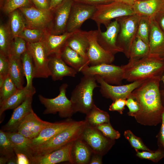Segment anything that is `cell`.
<instances>
[{"label":"cell","mask_w":164,"mask_h":164,"mask_svg":"<svg viewBox=\"0 0 164 164\" xmlns=\"http://www.w3.org/2000/svg\"><path fill=\"white\" fill-rule=\"evenodd\" d=\"M73 2L91 6H97L113 2V0H72Z\"/></svg>","instance_id":"obj_48"},{"label":"cell","mask_w":164,"mask_h":164,"mask_svg":"<svg viewBox=\"0 0 164 164\" xmlns=\"http://www.w3.org/2000/svg\"><path fill=\"white\" fill-rule=\"evenodd\" d=\"M150 54L164 58V31L153 18L150 19Z\"/></svg>","instance_id":"obj_22"},{"label":"cell","mask_w":164,"mask_h":164,"mask_svg":"<svg viewBox=\"0 0 164 164\" xmlns=\"http://www.w3.org/2000/svg\"><path fill=\"white\" fill-rule=\"evenodd\" d=\"M95 76L97 82L100 84V91L102 95L113 101L119 98L126 99L145 80H137L126 85H114L106 82L98 75Z\"/></svg>","instance_id":"obj_10"},{"label":"cell","mask_w":164,"mask_h":164,"mask_svg":"<svg viewBox=\"0 0 164 164\" xmlns=\"http://www.w3.org/2000/svg\"><path fill=\"white\" fill-rule=\"evenodd\" d=\"M27 50V42L19 36L15 37L12 39L9 56L21 58L22 55Z\"/></svg>","instance_id":"obj_40"},{"label":"cell","mask_w":164,"mask_h":164,"mask_svg":"<svg viewBox=\"0 0 164 164\" xmlns=\"http://www.w3.org/2000/svg\"><path fill=\"white\" fill-rule=\"evenodd\" d=\"M149 54V44L136 36L131 45L129 61H134L139 60Z\"/></svg>","instance_id":"obj_32"},{"label":"cell","mask_w":164,"mask_h":164,"mask_svg":"<svg viewBox=\"0 0 164 164\" xmlns=\"http://www.w3.org/2000/svg\"></svg>","instance_id":"obj_60"},{"label":"cell","mask_w":164,"mask_h":164,"mask_svg":"<svg viewBox=\"0 0 164 164\" xmlns=\"http://www.w3.org/2000/svg\"><path fill=\"white\" fill-rule=\"evenodd\" d=\"M96 10L95 6L73 2L67 26L66 32H72L80 29L84 22L92 18Z\"/></svg>","instance_id":"obj_13"},{"label":"cell","mask_w":164,"mask_h":164,"mask_svg":"<svg viewBox=\"0 0 164 164\" xmlns=\"http://www.w3.org/2000/svg\"><path fill=\"white\" fill-rule=\"evenodd\" d=\"M95 76L84 75L80 82L71 93L70 100L75 113L79 112L87 114L94 104L93 91L99 87Z\"/></svg>","instance_id":"obj_4"},{"label":"cell","mask_w":164,"mask_h":164,"mask_svg":"<svg viewBox=\"0 0 164 164\" xmlns=\"http://www.w3.org/2000/svg\"><path fill=\"white\" fill-rule=\"evenodd\" d=\"M9 23L12 38L18 36L26 27V22L22 14L19 9L9 14Z\"/></svg>","instance_id":"obj_33"},{"label":"cell","mask_w":164,"mask_h":164,"mask_svg":"<svg viewBox=\"0 0 164 164\" xmlns=\"http://www.w3.org/2000/svg\"><path fill=\"white\" fill-rule=\"evenodd\" d=\"M34 6L43 10H50L49 0H31Z\"/></svg>","instance_id":"obj_50"},{"label":"cell","mask_w":164,"mask_h":164,"mask_svg":"<svg viewBox=\"0 0 164 164\" xmlns=\"http://www.w3.org/2000/svg\"><path fill=\"white\" fill-rule=\"evenodd\" d=\"M97 30L87 31L89 46L87 56L89 65L96 66L103 63L111 64L114 55L106 51L98 43L97 40Z\"/></svg>","instance_id":"obj_12"},{"label":"cell","mask_w":164,"mask_h":164,"mask_svg":"<svg viewBox=\"0 0 164 164\" xmlns=\"http://www.w3.org/2000/svg\"><path fill=\"white\" fill-rule=\"evenodd\" d=\"M13 38L9 25L0 26V53L8 57Z\"/></svg>","instance_id":"obj_35"},{"label":"cell","mask_w":164,"mask_h":164,"mask_svg":"<svg viewBox=\"0 0 164 164\" xmlns=\"http://www.w3.org/2000/svg\"><path fill=\"white\" fill-rule=\"evenodd\" d=\"M153 18L160 28L164 31V9L159 12Z\"/></svg>","instance_id":"obj_51"},{"label":"cell","mask_w":164,"mask_h":164,"mask_svg":"<svg viewBox=\"0 0 164 164\" xmlns=\"http://www.w3.org/2000/svg\"><path fill=\"white\" fill-rule=\"evenodd\" d=\"M139 17L135 14L116 19L119 25L117 44L128 58L132 44L137 36Z\"/></svg>","instance_id":"obj_6"},{"label":"cell","mask_w":164,"mask_h":164,"mask_svg":"<svg viewBox=\"0 0 164 164\" xmlns=\"http://www.w3.org/2000/svg\"><path fill=\"white\" fill-rule=\"evenodd\" d=\"M95 128L104 136L111 140L118 139L120 137V133L113 128L110 122L104 123Z\"/></svg>","instance_id":"obj_44"},{"label":"cell","mask_w":164,"mask_h":164,"mask_svg":"<svg viewBox=\"0 0 164 164\" xmlns=\"http://www.w3.org/2000/svg\"><path fill=\"white\" fill-rule=\"evenodd\" d=\"M75 121L68 119L62 121L52 123L43 128L36 137L31 139L32 148L50 140Z\"/></svg>","instance_id":"obj_21"},{"label":"cell","mask_w":164,"mask_h":164,"mask_svg":"<svg viewBox=\"0 0 164 164\" xmlns=\"http://www.w3.org/2000/svg\"><path fill=\"white\" fill-rule=\"evenodd\" d=\"M150 31V19L147 17L140 16L136 36L149 44Z\"/></svg>","instance_id":"obj_39"},{"label":"cell","mask_w":164,"mask_h":164,"mask_svg":"<svg viewBox=\"0 0 164 164\" xmlns=\"http://www.w3.org/2000/svg\"><path fill=\"white\" fill-rule=\"evenodd\" d=\"M48 66L50 76L54 81L61 80L66 76L74 77L77 72L65 63L60 54H54L49 56Z\"/></svg>","instance_id":"obj_19"},{"label":"cell","mask_w":164,"mask_h":164,"mask_svg":"<svg viewBox=\"0 0 164 164\" xmlns=\"http://www.w3.org/2000/svg\"><path fill=\"white\" fill-rule=\"evenodd\" d=\"M8 57L0 53V75L6 76L8 74Z\"/></svg>","instance_id":"obj_47"},{"label":"cell","mask_w":164,"mask_h":164,"mask_svg":"<svg viewBox=\"0 0 164 164\" xmlns=\"http://www.w3.org/2000/svg\"><path fill=\"white\" fill-rule=\"evenodd\" d=\"M80 72L84 75H98L106 82L111 85H121L124 79L123 70L121 66L111 64L88 66L83 68Z\"/></svg>","instance_id":"obj_8"},{"label":"cell","mask_w":164,"mask_h":164,"mask_svg":"<svg viewBox=\"0 0 164 164\" xmlns=\"http://www.w3.org/2000/svg\"><path fill=\"white\" fill-rule=\"evenodd\" d=\"M18 89L8 74L2 86L0 88V104L12 95Z\"/></svg>","instance_id":"obj_41"},{"label":"cell","mask_w":164,"mask_h":164,"mask_svg":"<svg viewBox=\"0 0 164 164\" xmlns=\"http://www.w3.org/2000/svg\"><path fill=\"white\" fill-rule=\"evenodd\" d=\"M6 76L0 75V88L2 87L4 84Z\"/></svg>","instance_id":"obj_58"},{"label":"cell","mask_w":164,"mask_h":164,"mask_svg":"<svg viewBox=\"0 0 164 164\" xmlns=\"http://www.w3.org/2000/svg\"><path fill=\"white\" fill-rule=\"evenodd\" d=\"M162 80L163 81V83H164V77H163L162 79ZM163 95H164V91L163 92Z\"/></svg>","instance_id":"obj_59"},{"label":"cell","mask_w":164,"mask_h":164,"mask_svg":"<svg viewBox=\"0 0 164 164\" xmlns=\"http://www.w3.org/2000/svg\"><path fill=\"white\" fill-rule=\"evenodd\" d=\"M106 30L102 32L100 27L97 30V40L99 45L104 50L114 55L122 50L117 44L119 31V25L116 19L106 26Z\"/></svg>","instance_id":"obj_14"},{"label":"cell","mask_w":164,"mask_h":164,"mask_svg":"<svg viewBox=\"0 0 164 164\" xmlns=\"http://www.w3.org/2000/svg\"><path fill=\"white\" fill-rule=\"evenodd\" d=\"M51 123L41 119L32 110L20 124L16 132L32 139L36 137L43 128Z\"/></svg>","instance_id":"obj_18"},{"label":"cell","mask_w":164,"mask_h":164,"mask_svg":"<svg viewBox=\"0 0 164 164\" xmlns=\"http://www.w3.org/2000/svg\"><path fill=\"white\" fill-rule=\"evenodd\" d=\"M0 155L9 159L16 155L12 144L6 132L0 130Z\"/></svg>","instance_id":"obj_36"},{"label":"cell","mask_w":164,"mask_h":164,"mask_svg":"<svg viewBox=\"0 0 164 164\" xmlns=\"http://www.w3.org/2000/svg\"><path fill=\"white\" fill-rule=\"evenodd\" d=\"M91 151L81 138L75 141L72 149L74 163L85 164L89 163Z\"/></svg>","instance_id":"obj_29"},{"label":"cell","mask_w":164,"mask_h":164,"mask_svg":"<svg viewBox=\"0 0 164 164\" xmlns=\"http://www.w3.org/2000/svg\"><path fill=\"white\" fill-rule=\"evenodd\" d=\"M9 68L8 74L12 78L17 88L24 87V77L25 76L21 58H17L10 56H8Z\"/></svg>","instance_id":"obj_30"},{"label":"cell","mask_w":164,"mask_h":164,"mask_svg":"<svg viewBox=\"0 0 164 164\" xmlns=\"http://www.w3.org/2000/svg\"><path fill=\"white\" fill-rule=\"evenodd\" d=\"M121 67L123 70L124 79L129 82L162 77L164 73V58L149 54L139 60L129 61Z\"/></svg>","instance_id":"obj_2"},{"label":"cell","mask_w":164,"mask_h":164,"mask_svg":"<svg viewBox=\"0 0 164 164\" xmlns=\"http://www.w3.org/2000/svg\"><path fill=\"white\" fill-rule=\"evenodd\" d=\"M63 0H49L50 9L53 10Z\"/></svg>","instance_id":"obj_54"},{"label":"cell","mask_w":164,"mask_h":164,"mask_svg":"<svg viewBox=\"0 0 164 164\" xmlns=\"http://www.w3.org/2000/svg\"><path fill=\"white\" fill-rule=\"evenodd\" d=\"M126 105L128 108V114L130 116L134 117L140 111V107L138 103L131 94L126 99Z\"/></svg>","instance_id":"obj_45"},{"label":"cell","mask_w":164,"mask_h":164,"mask_svg":"<svg viewBox=\"0 0 164 164\" xmlns=\"http://www.w3.org/2000/svg\"><path fill=\"white\" fill-rule=\"evenodd\" d=\"M136 151V155L139 158L151 160L155 163L164 158V151L160 148L156 151L151 152L145 151L142 152L138 151Z\"/></svg>","instance_id":"obj_43"},{"label":"cell","mask_w":164,"mask_h":164,"mask_svg":"<svg viewBox=\"0 0 164 164\" xmlns=\"http://www.w3.org/2000/svg\"><path fill=\"white\" fill-rule=\"evenodd\" d=\"M81 138L87 144L92 152L101 155L108 149L110 144L109 138L96 128L87 124Z\"/></svg>","instance_id":"obj_15"},{"label":"cell","mask_w":164,"mask_h":164,"mask_svg":"<svg viewBox=\"0 0 164 164\" xmlns=\"http://www.w3.org/2000/svg\"><path fill=\"white\" fill-rule=\"evenodd\" d=\"M126 99L119 98L113 101V102L109 106V110L111 111H117L121 114L125 109L126 105Z\"/></svg>","instance_id":"obj_46"},{"label":"cell","mask_w":164,"mask_h":164,"mask_svg":"<svg viewBox=\"0 0 164 164\" xmlns=\"http://www.w3.org/2000/svg\"><path fill=\"white\" fill-rule=\"evenodd\" d=\"M17 164H30V161L27 156L22 153L16 154Z\"/></svg>","instance_id":"obj_52"},{"label":"cell","mask_w":164,"mask_h":164,"mask_svg":"<svg viewBox=\"0 0 164 164\" xmlns=\"http://www.w3.org/2000/svg\"><path fill=\"white\" fill-rule=\"evenodd\" d=\"M33 95L29 96L20 105L14 109L8 122L2 127L5 132H15L26 117L33 110L32 103Z\"/></svg>","instance_id":"obj_20"},{"label":"cell","mask_w":164,"mask_h":164,"mask_svg":"<svg viewBox=\"0 0 164 164\" xmlns=\"http://www.w3.org/2000/svg\"><path fill=\"white\" fill-rule=\"evenodd\" d=\"M23 71L27 83L26 87L30 90H35L32 85V80L34 78V66L32 56L27 50L21 56Z\"/></svg>","instance_id":"obj_31"},{"label":"cell","mask_w":164,"mask_h":164,"mask_svg":"<svg viewBox=\"0 0 164 164\" xmlns=\"http://www.w3.org/2000/svg\"><path fill=\"white\" fill-rule=\"evenodd\" d=\"M86 125L85 120L75 121L50 140L33 148L34 157L50 153L80 138Z\"/></svg>","instance_id":"obj_3"},{"label":"cell","mask_w":164,"mask_h":164,"mask_svg":"<svg viewBox=\"0 0 164 164\" xmlns=\"http://www.w3.org/2000/svg\"><path fill=\"white\" fill-rule=\"evenodd\" d=\"M27 45L34 63V78H47L50 76L48 66L49 56L43 42L27 43Z\"/></svg>","instance_id":"obj_9"},{"label":"cell","mask_w":164,"mask_h":164,"mask_svg":"<svg viewBox=\"0 0 164 164\" xmlns=\"http://www.w3.org/2000/svg\"><path fill=\"white\" fill-rule=\"evenodd\" d=\"M60 56L63 60L69 66L80 72L83 68L89 66L88 62L77 52L65 45L62 50Z\"/></svg>","instance_id":"obj_28"},{"label":"cell","mask_w":164,"mask_h":164,"mask_svg":"<svg viewBox=\"0 0 164 164\" xmlns=\"http://www.w3.org/2000/svg\"><path fill=\"white\" fill-rule=\"evenodd\" d=\"M36 90H30L26 87L18 89L12 95L0 104V116L8 109H15L22 104L29 96L33 95Z\"/></svg>","instance_id":"obj_27"},{"label":"cell","mask_w":164,"mask_h":164,"mask_svg":"<svg viewBox=\"0 0 164 164\" xmlns=\"http://www.w3.org/2000/svg\"><path fill=\"white\" fill-rule=\"evenodd\" d=\"M68 85L63 84L59 87V95L53 98L45 97L41 95H38L41 103L46 108L44 114H55L58 112L60 117L70 118L75 113L72 103L66 96Z\"/></svg>","instance_id":"obj_7"},{"label":"cell","mask_w":164,"mask_h":164,"mask_svg":"<svg viewBox=\"0 0 164 164\" xmlns=\"http://www.w3.org/2000/svg\"><path fill=\"white\" fill-rule=\"evenodd\" d=\"M9 159L5 156H0V164H5L7 163Z\"/></svg>","instance_id":"obj_57"},{"label":"cell","mask_w":164,"mask_h":164,"mask_svg":"<svg viewBox=\"0 0 164 164\" xmlns=\"http://www.w3.org/2000/svg\"><path fill=\"white\" fill-rule=\"evenodd\" d=\"M73 3L72 0H63L52 11L53 18L50 31L52 33L60 35L66 32L67 26Z\"/></svg>","instance_id":"obj_16"},{"label":"cell","mask_w":164,"mask_h":164,"mask_svg":"<svg viewBox=\"0 0 164 164\" xmlns=\"http://www.w3.org/2000/svg\"><path fill=\"white\" fill-rule=\"evenodd\" d=\"M132 6L136 14L154 18L164 9V0H137Z\"/></svg>","instance_id":"obj_24"},{"label":"cell","mask_w":164,"mask_h":164,"mask_svg":"<svg viewBox=\"0 0 164 164\" xmlns=\"http://www.w3.org/2000/svg\"><path fill=\"white\" fill-rule=\"evenodd\" d=\"M19 9L24 17L27 28L45 30L52 22L53 16L50 10L41 9L34 6Z\"/></svg>","instance_id":"obj_11"},{"label":"cell","mask_w":164,"mask_h":164,"mask_svg":"<svg viewBox=\"0 0 164 164\" xmlns=\"http://www.w3.org/2000/svg\"><path fill=\"white\" fill-rule=\"evenodd\" d=\"M7 164H17V158L16 155L9 158Z\"/></svg>","instance_id":"obj_56"},{"label":"cell","mask_w":164,"mask_h":164,"mask_svg":"<svg viewBox=\"0 0 164 164\" xmlns=\"http://www.w3.org/2000/svg\"><path fill=\"white\" fill-rule=\"evenodd\" d=\"M34 6L31 0H5L1 8L6 14L22 7Z\"/></svg>","instance_id":"obj_37"},{"label":"cell","mask_w":164,"mask_h":164,"mask_svg":"<svg viewBox=\"0 0 164 164\" xmlns=\"http://www.w3.org/2000/svg\"><path fill=\"white\" fill-rule=\"evenodd\" d=\"M85 121L88 125L95 127L104 123L110 122V116L107 112L101 110L94 104L86 114Z\"/></svg>","instance_id":"obj_34"},{"label":"cell","mask_w":164,"mask_h":164,"mask_svg":"<svg viewBox=\"0 0 164 164\" xmlns=\"http://www.w3.org/2000/svg\"><path fill=\"white\" fill-rule=\"evenodd\" d=\"M13 145L15 153L26 155L30 161L33 158L31 139L17 132H6Z\"/></svg>","instance_id":"obj_26"},{"label":"cell","mask_w":164,"mask_h":164,"mask_svg":"<svg viewBox=\"0 0 164 164\" xmlns=\"http://www.w3.org/2000/svg\"><path fill=\"white\" fill-rule=\"evenodd\" d=\"M161 77L145 79L131 94L139 105L140 111L134 117L141 124L156 126L161 122L164 110L159 88Z\"/></svg>","instance_id":"obj_1"},{"label":"cell","mask_w":164,"mask_h":164,"mask_svg":"<svg viewBox=\"0 0 164 164\" xmlns=\"http://www.w3.org/2000/svg\"><path fill=\"white\" fill-rule=\"evenodd\" d=\"M74 142L47 154L34 157L31 161L30 164H55L67 161L74 163L72 149Z\"/></svg>","instance_id":"obj_17"},{"label":"cell","mask_w":164,"mask_h":164,"mask_svg":"<svg viewBox=\"0 0 164 164\" xmlns=\"http://www.w3.org/2000/svg\"><path fill=\"white\" fill-rule=\"evenodd\" d=\"M96 8L91 19L95 22L97 28L100 27L101 24L107 26L113 19L135 14L132 6L115 1Z\"/></svg>","instance_id":"obj_5"},{"label":"cell","mask_w":164,"mask_h":164,"mask_svg":"<svg viewBox=\"0 0 164 164\" xmlns=\"http://www.w3.org/2000/svg\"><path fill=\"white\" fill-rule=\"evenodd\" d=\"M137 0H113V1L133 6Z\"/></svg>","instance_id":"obj_55"},{"label":"cell","mask_w":164,"mask_h":164,"mask_svg":"<svg viewBox=\"0 0 164 164\" xmlns=\"http://www.w3.org/2000/svg\"><path fill=\"white\" fill-rule=\"evenodd\" d=\"M91 159L89 162L90 164H102L101 155L96 153H94Z\"/></svg>","instance_id":"obj_53"},{"label":"cell","mask_w":164,"mask_h":164,"mask_svg":"<svg viewBox=\"0 0 164 164\" xmlns=\"http://www.w3.org/2000/svg\"><path fill=\"white\" fill-rule=\"evenodd\" d=\"M161 123L160 129L157 136L158 143L159 148L164 151V110L162 115Z\"/></svg>","instance_id":"obj_49"},{"label":"cell","mask_w":164,"mask_h":164,"mask_svg":"<svg viewBox=\"0 0 164 164\" xmlns=\"http://www.w3.org/2000/svg\"><path fill=\"white\" fill-rule=\"evenodd\" d=\"M45 30L26 27L18 36L23 39L27 43L38 42L42 40Z\"/></svg>","instance_id":"obj_38"},{"label":"cell","mask_w":164,"mask_h":164,"mask_svg":"<svg viewBox=\"0 0 164 164\" xmlns=\"http://www.w3.org/2000/svg\"><path fill=\"white\" fill-rule=\"evenodd\" d=\"M124 135L136 151L140 150L149 152L152 151L144 144L141 138L135 135L130 130L125 131L124 132Z\"/></svg>","instance_id":"obj_42"},{"label":"cell","mask_w":164,"mask_h":164,"mask_svg":"<svg viewBox=\"0 0 164 164\" xmlns=\"http://www.w3.org/2000/svg\"><path fill=\"white\" fill-rule=\"evenodd\" d=\"M65 45L77 52L88 62L87 53L89 43L87 31L80 29L74 32L67 39Z\"/></svg>","instance_id":"obj_25"},{"label":"cell","mask_w":164,"mask_h":164,"mask_svg":"<svg viewBox=\"0 0 164 164\" xmlns=\"http://www.w3.org/2000/svg\"><path fill=\"white\" fill-rule=\"evenodd\" d=\"M73 32H66L61 34L56 35L45 30L41 41L45 46L48 55L49 56L54 54H60L67 39Z\"/></svg>","instance_id":"obj_23"}]
</instances>
